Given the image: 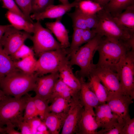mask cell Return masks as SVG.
I'll return each mask as SVG.
<instances>
[{"mask_svg":"<svg viewBox=\"0 0 134 134\" xmlns=\"http://www.w3.org/2000/svg\"><path fill=\"white\" fill-rule=\"evenodd\" d=\"M133 50L128 44L102 36L97 51L99 54V66L116 72L117 67L127 53Z\"/></svg>","mask_w":134,"mask_h":134,"instance_id":"obj_1","label":"cell"},{"mask_svg":"<svg viewBox=\"0 0 134 134\" xmlns=\"http://www.w3.org/2000/svg\"><path fill=\"white\" fill-rule=\"evenodd\" d=\"M38 76L29 74L17 69L0 81V87L7 96L20 99L30 91H34Z\"/></svg>","mask_w":134,"mask_h":134,"instance_id":"obj_2","label":"cell"},{"mask_svg":"<svg viewBox=\"0 0 134 134\" xmlns=\"http://www.w3.org/2000/svg\"><path fill=\"white\" fill-rule=\"evenodd\" d=\"M96 15L98 22L95 29L97 34L127 44L134 49V33L120 25L104 8Z\"/></svg>","mask_w":134,"mask_h":134,"instance_id":"obj_3","label":"cell"},{"mask_svg":"<svg viewBox=\"0 0 134 134\" xmlns=\"http://www.w3.org/2000/svg\"><path fill=\"white\" fill-rule=\"evenodd\" d=\"M102 37L97 34L91 40L80 47L70 57V65H76L80 68L76 73L78 78H88L91 74L95 66L93 58Z\"/></svg>","mask_w":134,"mask_h":134,"instance_id":"obj_4","label":"cell"},{"mask_svg":"<svg viewBox=\"0 0 134 134\" xmlns=\"http://www.w3.org/2000/svg\"><path fill=\"white\" fill-rule=\"evenodd\" d=\"M27 94L19 99L6 96L0 101V125L11 123L17 127L24 120Z\"/></svg>","mask_w":134,"mask_h":134,"instance_id":"obj_5","label":"cell"},{"mask_svg":"<svg viewBox=\"0 0 134 134\" xmlns=\"http://www.w3.org/2000/svg\"><path fill=\"white\" fill-rule=\"evenodd\" d=\"M38 57L35 72L38 76L58 71L69 61L68 51L63 48L44 52Z\"/></svg>","mask_w":134,"mask_h":134,"instance_id":"obj_6","label":"cell"},{"mask_svg":"<svg viewBox=\"0 0 134 134\" xmlns=\"http://www.w3.org/2000/svg\"><path fill=\"white\" fill-rule=\"evenodd\" d=\"M34 24L33 35H31L30 39L33 42V49L36 56L38 57L44 52L63 48L51 32L44 27L39 21H37Z\"/></svg>","mask_w":134,"mask_h":134,"instance_id":"obj_7","label":"cell"},{"mask_svg":"<svg viewBox=\"0 0 134 134\" xmlns=\"http://www.w3.org/2000/svg\"><path fill=\"white\" fill-rule=\"evenodd\" d=\"M124 94L134 99V50L129 51L116 70Z\"/></svg>","mask_w":134,"mask_h":134,"instance_id":"obj_8","label":"cell"},{"mask_svg":"<svg viewBox=\"0 0 134 134\" xmlns=\"http://www.w3.org/2000/svg\"><path fill=\"white\" fill-rule=\"evenodd\" d=\"M31 34L17 30L12 26L5 32L1 38L0 44L4 51L9 56L13 54L28 39Z\"/></svg>","mask_w":134,"mask_h":134,"instance_id":"obj_9","label":"cell"},{"mask_svg":"<svg viewBox=\"0 0 134 134\" xmlns=\"http://www.w3.org/2000/svg\"><path fill=\"white\" fill-rule=\"evenodd\" d=\"M91 74L98 77L109 93L124 94L117 72L96 64Z\"/></svg>","mask_w":134,"mask_h":134,"instance_id":"obj_10","label":"cell"},{"mask_svg":"<svg viewBox=\"0 0 134 134\" xmlns=\"http://www.w3.org/2000/svg\"><path fill=\"white\" fill-rule=\"evenodd\" d=\"M132 100L124 94L109 93L106 103L113 113L117 116L118 122H124L126 118L130 116L129 108L133 102Z\"/></svg>","mask_w":134,"mask_h":134,"instance_id":"obj_11","label":"cell"},{"mask_svg":"<svg viewBox=\"0 0 134 134\" xmlns=\"http://www.w3.org/2000/svg\"><path fill=\"white\" fill-rule=\"evenodd\" d=\"M84 109L79 100H75L67 114L62 128L61 134H76Z\"/></svg>","mask_w":134,"mask_h":134,"instance_id":"obj_12","label":"cell"},{"mask_svg":"<svg viewBox=\"0 0 134 134\" xmlns=\"http://www.w3.org/2000/svg\"><path fill=\"white\" fill-rule=\"evenodd\" d=\"M59 78L58 71L38 76L34 90L35 95L49 101L55 83Z\"/></svg>","mask_w":134,"mask_h":134,"instance_id":"obj_13","label":"cell"},{"mask_svg":"<svg viewBox=\"0 0 134 134\" xmlns=\"http://www.w3.org/2000/svg\"><path fill=\"white\" fill-rule=\"evenodd\" d=\"M78 2L75 0L73 2L67 4L50 5L43 11L31 15V18L33 20L40 21L46 18L53 19L62 18L63 16L70 10L72 8L75 7Z\"/></svg>","mask_w":134,"mask_h":134,"instance_id":"obj_14","label":"cell"},{"mask_svg":"<svg viewBox=\"0 0 134 134\" xmlns=\"http://www.w3.org/2000/svg\"><path fill=\"white\" fill-rule=\"evenodd\" d=\"M95 109V119L99 128L106 130L118 122L117 116L106 103H100Z\"/></svg>","mask_w":134,"mask_h":134,"instance_id":"obj_15","label":"cell"},{"mask_svg":"<svg viewBox=\"0 0 134 134\" xmlns=\"http://www.w3.org/2000/svg\"><path fill=\"white\" fill-rule=\"evenodd\" d=\"M99 128L94 109L84 108L76 134H97V130Z\"/></svg>","mask_w":134,"mask_h":134,"instance_id":"obj_16","label":"cell"},{"mask_svg":"<svg viewBox=\"0 0 134 134\" xmlns=\"http://www.w3.org/2000/svg\"><path fill=\"white\" fill-rule=\"evenodd\" d=\"M75 7L73 12L68 14L72 19L73 28L83 30L95 29L98 22L96 14L93 15L85 14L77 7Z\"/></svg>","mask_w":134,"mask_h":134,"instance_id":"obj_17","label":"cell"},{"mask_svg":"<svg viewBox=\"0 0 134 134\" xmlns=\"http://www.w3.org/2000/svg\"><path fill=\"white\" fill-rule=\"evenodd\" d=\"M61 18H57L54 22H46L45 25L46 28L54 34L62 48L66 49L70 44L68 32L61 22Z\"/></svg>","mask_w":134,"mask_h":134,"instance_id":"obj_18","label":"cell"},{"mask_svg":"<svg viewBox=\"0 0 134 134\" xmlns=\"http://www.w3.org/2000/svg\"><path fill=\"white\" fill-rule=\"evenodd\" d=\"M79 78L81 83L79 96L81 103L84 109L95 108L100 103V101L84 79Z\"/></svg>","mask_w":134,"mask_h":134,"instance_id":"obj_19","label":"cell"},{"mask_svg":"<svg viewBox=\"0 0 134 134\" xmlns=\"http://www.w3.org/2000/svg\"><path fill=\"white\" fill-rule=\"evenodd\" d=\"M69 62L63 65L58 71L59 78L76 92L79 94L80 80L74 73Z\"/></svg>","mask_w":134,"mask_h":134,"instance_id":"obj_20","label":"cell"},{"mask_svg":"<svg viewBox=\"0 0 134 134\" xmlns=\"http://www.w3.org/2000/svg\"><path fill=\"white\" fill-rule=\"evenodd\" d=\"M67 114L49 112L46 114L42 121L49 129L50 134L59 133Z\"/></svg>","mask_w":134,"mask_h":134,"instance_id":"obj_21","label":"cell"},{"mask_svg":"<svg viewBox=\"0 0 134 134\" xmlns=\"http://www.w3.org/2000/svg\"><path fill=\"white\" fill-rule=\"evenodd\" d=\"M5 16L10 24L15 28L31 34L33 33L34 29V22H31L22 16L8 11Z\"/></svg>","mask_w":134,"mask_h":134,"instance_id":"obj_22","label":"cell"},{"mask_svg":"<svg viewBox=\"0 0 134 134\" xmlns=\"http://www.w3.org/2000/svg\"><path fill=\"white\" fill-rule=\"evenodd\" d=\"M79 94L76 92L59 78L55 83L49 102H51L53 99L58 97L68 99H79Z\"/></svg>","mask_w":134,"mask_h":134,"instance_id":"obj_23","label":"cell"},{"mask_svg":"<svg viewBox=\"0 0 134 134\" xmlns=\"http://www.w3.org/2000/svg\"><path fill=\"white\" fill-rule=\"evenodd\" d=\"M113 17L120 25L134 33V4L128 7Z\"/></svg>","mask_w":134,"mask_h":134,"instance_id":"obj_24","label":"cell"},{"mask_svg":"<svg viewBox=\"0 0 134 134\" xmlns=\"http://www.w3.org/2000/svg\"><path fill=\"white\" fill-rule=\"evenodd\" d=\"M89 87L96 95L100 103H106L109 93L98 77L91 74L88 78Z\"/></svg>","mask_w":134,"mask_h":134,"instance_id":"obj_25","label":"cell"},{"mask_svg":"<svg viewBox=\"0 0 134 134\" xmlns=\"http://www.w3.org/2000/svg\"><path fill=\"white\" fill-rule=\"evenodd\" d=\"M78 99H68L60 97L53 99L49 105L48 111L56 114H67L70 109L75 101Z\"/></svg>","mask_w":134,"mask_h":134,"instance_id":"obj_26","label":"cell"},{"mask_svg":"<svg viewBox=\"0 0 134 134\" xmlns=\"http://www.w3.org/2000/svg\"><path fill=\"white\" fill-rule=\"evenodd\" d=\"M134 4V0H110L103 8L113 17H115Z\"/></svg>","mask_w":134,"mask_h":134,"instance_id":"obj_27","label":"cell"},{"mask_svg":"<svg viewBox=\"0 0 134 134\" xmlns=\"http://www.w3.org/2000/svg\"><path fill=\"white\" fill-rule=\"evenodd\" d=\"M14 61L4 51L0 44V81L6 75L15 70Z\"/></svg>","mask_w":134,"mask_h":134,"instance_id":"obj_28","label":"cell"},{"mask_svg":"<svg viewBox=\"0 0 134 134\" xmlns=\"http://www.w3.org/2000/svg\"><path fill=\"white\" fill-rule=\"evenodd\" d=\"M37 60L33 54L14 62L16 68L25 73L32 74L35 73Z\"/></svg>","mask_w":134,"mask_h":134,"instance_id":"obj_29","label":"cell"},{"mask_svg":"<svg viewBox=\"0 0 134 134\" xmlns=\"http://www.w3.org/2000/svg\"><path fill=\"white\" fill-rule=\"evenodd\" d=\"M77 7L84 14L96 15L103 7L98 3L92 0H81L78 2Z\"/></svg>","mask_w":134,"mask_h":134,"instance_id":"obj_30","label":"cell"},{"mask_svg":"<svg viewBox=\"0 0 134 134\" xmlns=\"http://www.w3.org/2000/svg\"><path fill=\"white\" fill-rule=\"evenodd\" d=\"M84 30L73 28L72 41L68 50L69 58L80 48L82 44V35Z\"/></svg>","mask_w":134,"mask_h":134,"instance_id":"obj_31","label":"cell"},{"mask_svg":"<svg viewBox=\"0 0 134 134\" xmlns=\"http://www.w3.org/2000/svg\"><path fill=\"white\" fill-rule=\"evenodd\" d=\"M38 116L43 121L49 112V101L35 95L33 97Z\"/></svg>","mask_w":134,"mask_h":134,"instance_id":"obj_32","label":"cell"},{"mask_svg":"<svg viewBox=\"0 0 134 134\" xmlns=\"http://www.w3.org/2000/svg\"><path fill=\"white\" fill-rule=\"evenodd\" d=\"M23 120L27 121L38 115L33 97L27 94Z\"/></svg>","mask_w":134,"mask_h":134,"instance_id":"obj_33","label":"cell"},{"mask_svg":"<svg viewBox=\"0 0 134 134\" xmlns=\"http://www.w3.org/2000/svg\"><path fill=\"white\" fill-rule=\"evenodd\" d=\"M33 54L34 53L33 49L24 43L10 56L11 59L15 61L20 60Z\"/></svg>","mask_w":134,"mask_h":134,"instance_id":"obj_34","label":"cell"},{"mask_svg":"<svg viewBox=\"0 0 134 134\" xmlns=\"http://www.w3.org/2000/svg\"><path fill=\"white\" fill-rule=\"evenodd\" d=\"M54 0H32L31 13H37L45 10L51 5L53 4Z\"/></svg>","mask_w":134,"mask_h":134,"instance_id":"obj_35","label":"cell"},{"mask_svg":"<svg viewBox=\"0 0 134 134\" xmlns=\"http://www.w3.org/2000/svg\"><path fill=\"white\" fill-rule=\"evenodd\" d=\"M24 15L31 22H33L30 17L32 0H14Z\"/></svg>","mask_w":134,"mask_h":134,"instance_id":"obj_36","label":"cell"},{"mask_svg":"<svg viewBox=\"0 0 134 134\" xmlns=\"http://www.w3.org/2000/svg\"><path fill=\"white\" fill-rule=\"evenodd\" d=\"M1 0L2 2V8L7 9L8 11L18 14L30 21L24 15L14 0Z\"/></svg>","mask_w":134,"mask_h":134,"instance_id":"obj_37","label":"cell"},{"mask_svg":"<svg viewBox=\"0 0 134 134\" xmlns=\"http://www.w3.org/2000/svg\"><path fill=\"white\" fill-rule=\"evenodd\" d=\"M124 124V122H118L107 129L98 131L97 134H121Z\"/></svg>","mask_w":134,"mask_h":134,"instance_id":"obj_38","label":"cell"},{"mask_svg":"<svg viewBox=\"0 0 134 134\" xmlns=\"http://www.w3.org/2000/svg\"><path fill=\"white\" fill-rule=\"evenodd\" d=\"M134 134V118H131L130 116L127 117L124 121V125L121 134Z\"/></svg>","mask_w":134,"mask_h":134,"instance_id":"obj_39","label":"cell"},{"mask_svg":"<svg viewBox=\"0 0 134 134\" xmlns=\"http://www.w3.org/2000/svg\"><path fill=\"white\" fill-rule=\"evenodd\" d=\"M97 34L95 29L84 30L82 35V44L89 41Z\"/></svg>","mask_w":134,"mask_h":134,"instance_id":"obj_40","label":"cell"},{"mask_svg":"<svg viewBox=\"0 0 134 134\" xmlns=\"http://www.w3.org/2000/svg\"><path fill=\"white\" fill-rule=\"evenodd\" d=\"M31 128L32 134H37V130L42 122V121L37 116L27 121Z\"/></svg>","mask_w":134,"mask_h":134,"instance_id":"obj_41","label":"cell"},{"mask_svg":"<svg viewBox=\"0 0 134 134\" xmlns=\"http://www.w3.org/2000/svg\"><path fill=\"white\" fill-rule=\"evenodd\" d=\"M17 127L20 130L21 134H32V132L30 125L27 121L23 120L18 124Z\"/></svg>","mask_w":134,"mask_h":134,"instance_id":"obj_42","label":"cell"},{"mask_svg":"<svg viewBox=\"0 0 134 134\" xmlns=\"http://www.w3.org/2000/svg\"><path fill=\"white\" fill-rule=\"evenodd\" d=\"M6 127L4 129V131L8 134H21V132H19L15 129V126L11 123H8L6 125Z\"/></svg>","mask_w":134,"mask_h":134,"instance_id":"obj_43","label":"cell"},{"mask_svg":"<svg viewBox=\"0 0 134 134\" xmlns=\"http://www.w3.org/2000/svg\"><path fill=\"white\" fill-rule=\"evenodd\" d=\"M12 25H0V44L2 37L6 31Z\"/></svg>","mask_w":134,"mask_h":134,"instance_id":"obj_44","label":"cell"},{"mask_svg":"<svg viewBox=\"0 0 134 134\" xmlns=\"http://www.w3.org/2000/svg\"><path fill=\"white\" fill-rule=\"evenodd\" d=\"M110 0H93V1L100 4L103 7Z\"/></svg>","mask_w":134,"mask_h":134,"instance_id":"obj_45","label":"cell"},{"mask_svg":"<svg viewBox=\"0 0 134 134\" xmlns=\"http://www.w3.org/2000/svg\"><path fill=\"white\" fill-rule=\"evenodd\" d=\"M6 96L0 87V101L5 98Z\"/></svg>","mask_w":134,"mask_h":134,"instance_id":"obj_46","label":"cell"},{"mask_svg":"<svg viewBox=\"0 0 134 134\" xmlns=\"http://www.w3.org/2000/svg\"><path fill=\"white\" fill-rule=\"evenodd\" d=\"M62 4H67L69 3L68 0H59Z\"/></svg>","mask_w":134,"mask_h":134,"instance_id":"obj_47","label":"cell"},{"mask_svg":"<svg viewBox=\"0 0 134 134\" xmlns=\"http://www.w3.org/2000/svg\"><path fill=\"white\" fill-rule=\"evenodd\" d=\"M2 131H3L2 129L0 128V133Z\"/></svg>","mask_w":134,"mask_h":134,"instance_id":"obj_48","label":"cell"},{"mask_svg":"<svg viewBox=\"0 0 134 134\" xmlns=\"http://www.w3.org/2000/svg\"><path fill=\"white\" fill-rule=\"evenodd\" d=\"M76 0V1H80L81 0Z\"/></svg>","mask_w":134,"mask_h":134,"instance_id":"obj_49","label":"cell"},{"mask_svg":"<svg viewBox=\"0 0 134 134\" xmlns=\"http://www.w3.org/2000/svg\"><path fill=\"white\" fill-rule=\"evenodd\" d=\"M1 0H0V1Z\"/></svg>","mask_w":134,"mask_h":134,"instance_id":"obj_50","label":"cell"},{"mask_svg":"<svg viewBox=\"0 0 134 134\" xmlns=\"http://www.w3.org/2000/svg\"></svg>","mask_w":134,"mask_h":134,"instance_id":"obj_51","label":"cell"}]
</instances>
